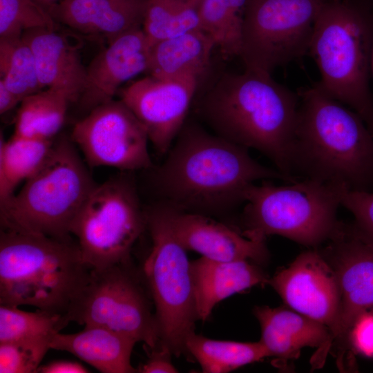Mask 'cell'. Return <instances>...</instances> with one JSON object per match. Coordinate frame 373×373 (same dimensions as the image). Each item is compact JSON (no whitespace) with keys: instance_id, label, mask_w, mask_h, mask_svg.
Listing matches in <instances>:
<instances>
[{"instance_id":"32","label":"cell","mask_w":373,"mask_h":373,"mask_svg":"<svg viewBox=\"0 0 373 373\" xmlns=\"http://www.w3.org/2000/svg\"><path fill=\"white\" fill-rule=\"evenodd\" d=\"M51 338L20 340L0 343V373L37 372L51 349Z\"/></svg>"},{"instance_id":"16","label":"cell","mask_w":373,"mask_h":373,"mask_svg":"<svg viewBox=\"0 0 373 373\" xmlns=\"http://www.w3.org/2000/svg\"><path fill=\"white\" fill-rule=\"evenodd\" d=\"M151 46L142 28L108 43L86 66L84 87L77 103L79 108L87 114L113 99L125 82L146 72Z\"/></svg>"},{"instance_id":"34","label":"cell","mask_w":373,"mask_h":373,"mask_svg":"<svg viewBox=\"0 0 373 373\" xmlns=\"http://www.w3.org/2000/svg\"><path fill=\"white\" fill-rule=\"evenodd\" d=\"M350 343L361 354L373 356V312L360 316L349 335Z\"/></svg>"},{"instance_id":"5","label":"cell","mask_w":373,"mask_h":373,"mask_svg":"<svg viewBox=\"0 0 373 373\" xmlns=\"http://www.w3.org/2000/svg\"><path fill=\"white\" fill-rule=\"evenodd\" d=\"M372 44L373 15L347 3L327 1L317 18L308 51L320 73L317 87L354 111L371 133Z\"/></svg>"},{"instance_id":"8","label":"cell","mask_w":373,"mask_h":373,"mask_svg":"<svg viewBox=\"0 0 373 373\" xmlns=\"http://www.w3.org/2000/svg\"><path fill=\"white\" fill-rule=\"evenodd\" d=\"M144 213L152 247L141 274L155 306L160 343L179 357L188 354L186 340L195 332L197 321L191 262L160 204L149 207Z\"/></svg>"},{"instance_id":"24","label":"cell","mask_w":373,"mask_h":373,"mask_svg":"<svg viewBox=\"0 0 373 373\" xmlns=\"http://www.w3.org/2000/svg\"><path fill=\"white\" fill-rule=\"evenodd\" d=\"M53 140L12 135L0 143V204L15 193L17 186L33 175L42 166Z\"/></svg>"},{"instance_id":"9","label":"cell","mask_w":373,"mask_h":373,"mask_svg":"<svg viewBox=\"0 0 373 373\" xmlns=\"http://www.w3.org/2000/svg\"><path fill=\"white\" fill-rule=\"evenodd\" d=\"M129 172L97 184L72 223L70 234L93 269L129 261L133 246L146 227Z\"/></svg>"},{"instance_id":"27","label":"cell","mask_w":373,"mask_h":373,"mask_svg":"<svg viewBox=\"0 0 373 373\" xmlns=\"http://www.w3.org/2000/svg\"><path fill=\"white\" fill-rule=\"evenodd\" d=\"M200 3L201 0H149L142 29L151 45L201 29Z\"/></svg>"},{"instance_id":"2","label":"cell","mask_w":373,"mask_h":373,"mask_svg":"<svg viewBox=\"0 0 373 373\" xmlns=\"http://www.w3.org/2000/svg\"><path fill=\"white\" fill-rule=\"evenodd\" d=\"M299 104L298 94L271 74L245 69L221 75L202 95L197 111L216 135L260 151L297 181L292 152Z\"/></svg>"},{"instance_id":"37","label":"cell","mask_w":373,"mask_h":373,"mask_svg":"<svg viewBox=\"0 0 373 373\" xmlns=\"http://www.w3.org/2000/svg\"><path fill=\"white\" fill-rule=\"evenodd\" d=\"M21 100L19 97L11 91L0 79V113L3 115L6 113L11 111L18 104H20Z\"/></svg>"},{"instance_id":"22","label":"cell","mask_w":373,"mask_h":373,"mask_svg":"<svg viewBox=\"0 0 373 373\" xmlns=\"http://www.w3.org/2000/svg\"><path fill=\"white\" fill-rule=\"evenodd\" d=\"M134 339L96 325H87L77 333L58 332L51 349L68 352L102 373H135L131 357Z\"/></svg>"},{"instance_id":"31","label":"cell","mask_w":373,"mask_h":373,"mask_svg":"<svg viewBox=\"0 0 373 373\" xmlns=\"http://www.w3.org/2000/svg\"><path fill=\"white\" fill-rule=\"evenodd\" d=\"M58 29L47 10L35 0H0V39L21 37L35 28Z\"/></svg>"},{"instance_id":"20","label":"cell","mask_w":373,"mask_h":373,"mask_svg":"<svg viewBox=\"0 0 373 373\" xmlns=\"http://www.w3.org/2000/svg\"><path fill=\"white\" fill-rule=\"evenodd\" d=\"M190 266L196 317L203 322L221 300L269 280L249 260L221 261L202 256Z\"/></svg>"},{"instance_id":"4","label":"cell","mask_w":373,"mask_h":373,"mask_svg":"<svg viewBox=\"0 0 373 373\" xmlns=\"http://www.w3.org/2000/svg\"><path fill=\"white\" fill-rule=\"evenodd\" d=\"M91 269L72 238L1 229L0 305L66 317Z\"/></svg>"},{"instance_id":"14","label":"cell","mask_w":373,"mask_h":373,"mask_svg":"<svg viewBox=\"0 0 373 373\" xmlns=\"http://www.w3.org/2000/svg\"><path fill=\"white\" fill-rule=\"evenodd\" d=\"M199 80L149 75L121 90V100L144 128L157 152L166 154L186 122Z\"/></svg>"},{"instance_id":"35","label":"cell","mask_w":373,"mask_h":373,"mask_svg":"<svg viewBox=\"0 0 373 373\" xmlns=\"http://www.w3.org/2000/svg\"><path fill=\"white\" fill-rule=\"evenodd\" d=\"M149 352V359L137 369L140 373H176L178 370L171 361V352L168 347L160 345Z\"/></svg>"},{"instance_id":"3","label":"cell","mask_w":373,"mask_h":373,"mask_svg":"<svg viewBox=\"0 0 373 373\" xmlns=\"http://www.w3.org/2000/svg\"><path fill=\"white\" fill-rule=\"evenodd\" d=\"M293 173L353 191H373V135L352 109L316 85L302 88Z\"/></svg>"},{"instance_id":"36","label":"cell","mask_w":373,"mask_h":373,"mask_svg":"<svg viewBox=\"0 0 373 373\" xmlns=\"http://www.w3.org/2000/svg\"><path fill=\"white\" fill-rule=\"evenodd\" d=\"M40 373H86L89 372L81 363L70 361H54L41 365L37 370Z\"/></svg>"},{"instance_id":"28","label":"cell","mask_w":373,"mask_h":373,"mask_svg":"<svg viewBox=\"0 0 373 373\" xmlns=\"http://www.w3.org/2000/svg\"><path fill=\"white\" fill-rule=\"evenodd\" d=\"M248 0H201V29L214 40L224 58L239 56Z\"/></svg>"},{"instance_id":"23","label":"cell","mask_w":373,"mask_h":373,"mask_svg":"<svg viewBox=\"0 0 373 373\" xmlns=\"http://www.w3.org/2000/svg\"><path fill=\"white\" fill-rule=\"evenodd\" d=\"M216 44L201 29L162 39L151 46L147 73L160 79L192 77L198 80L206 75Z\"/></svg>"},{"instance_id":"26","label":"cell","mask_w":373,"mask_h":373,"mask_svg":"<svg viewBox=\"0 0 373 373\" xmlns=\"http://www.w3.org/2000/svg\"><path fill=\"white\" fill-rule=\"evenodd\" d=\"M186 349L204 373H227L270 356L260 342L214 340L195 332L186 340Z\"/></svg>"},{"instance_id":"19","label":"cell","mask_w":373,"mask_h":373,"mask_svg":"<svg viewBox=\"0 0 373 373\" xmlns=\"http://www.w3.org/2000/svg\"><path fill=\"white\" fill-rule=\"evenodd\" d=\"M22 37L32 50L43 88L61 91L77 104L84 87L86 67L76 47L58 29L35 28L24 32Z\"/></svg>"},{"instance_id":"18","label":"cell","mask_w":373,"mask_h":373,"mask_svg":"<svg viewBox=\"0 0 373 373\" xmlns=\"http://www.w3.org/2000/svg\"><path fill=\"white\" fill-rule=\"evenodd\" d=\"M149 0H60L48 12L58 24L113 41L142 28Z\"/></svg>"},{"instance_id":"38","label":"cell","mask_w":373,"mask_h":373,"mask_svg":"<svg viewBox=\"0 0 373 373\" xmlns=\"http://www.w3.org/2000/svg\"><path fill=\"white\" fill-rule=\"evenodd\" d=\"M37 3L41 5L44 8L48 10L60 0H35Z\"/></svg>"},{"instance_id":"21","label":"cell","mask_w":373,"mask_h":373,"mask_svg":"<svg viewBox=\"0 0 373 373\" xmlns=\"http://www.w3.org/2000/svg\"><path fill=\"white\" fill-rule=\"evenodd\" d=\"M254 313L261 327L260 341L270 356L296 358L303 347L327 352L332 345L333 337L327 327L294 310L261 306L256 307Z\"/></svg>"},{"instance_id":"1","label":"cell","mask_w":373,"mask_h":373,"mask_svg":"<svg viewBox=\"0 0 373 373\" xmlns=\"http://www.w3.org/2000/svg\"><path fill=\"white\" fill-rule=\"evenodd\" d=\"M248 150L196 123L185 122L166 160L152 173L153 188L162 203L207 215L244 203L247 190L257 181L296 182L259 163Z\"/></svg>"},{"instance_id":"10","label":"cell","mask_w":373,"mask_h":373,"mask_svg":"<svg viewBox=\"0 0 373 373\" xmlns=\"http://www.w3.org/2000/svg\"><path fill=\"white\" fill-rule=\"evenodd\" d=\"M127 261L91 269L88 283L66 315L68 322L103 327L142 342L148 350L160 343L149 294Z\"/></svg>"},{"instance_id":"13","label":"cell","mask_w":373,"mask_h":373,"mask_svg":"<svg viewBox=\"0 0 373 373\" xmlns=\"http://www.w3.org/2000/svg\"><path fill=\"white\" fill-rule=\"evenodd\" d=\"M323 255L335 271L341 303L337 334L340 354L348 352L350 332L357 318L373 312V245L355 228L341 224Z\"/></svg>"},{"instance_id":"33","label":"cell","mask_w":373,"mask_h":373,"mask_svg":"<svg viewBox=\"0 0 373 373\" xmlns=\"http://www.w3.org/2000/svg\"><path fill=\"white\" fill-rule=\"evenodd\" d=\"M341 206L352 213L355 228L373 245V191L345 189Z\"/></svg>"},{"instance_id":"30","label":"cell","mask_w":373,"mask_h":373,"mask_svg":"<svg viewBox=\"0 0 373 373\" xmlns=\"http://www.w3.org/2000/svg\"><path fill=\"white\" fill-rule=\"evenodd\" d=\"M69 323L66 317L37 309L0 305V343L20 340L51 338Z\"/></svg>"},{"instance_id":"25","label":"cell","mask_w":373,"mask_h":373,"mask_svg":"<svg viewBox=\"0 0 373 373\" xmlns=\"http://www.w3.org/2000/svg\"><path fill=\"white\" fill-rule=\"evenodd\" d=\"M70 104L65 93L50 88L25 97L17 113L13 135L53 140L64 124Z\"/></svg>"},{"instance_id":"39","label":"cell","mask_w":373,"mask_h":373,"mask_svg":"<svg viewBox=\"0 0 373 373\" xmlns=\"http://www.w3.org/2000/svg\"><path fill=\"white\" fill-rule=\"evenodd\" d=\"M371 73L373 76V44H372V56H371ZM372 135H373V128H372Z\"/></svg>"},{"instance_id":"17","label":"cell","mask_w":373,"mask_h":373,"mask_svg":"<svg viewBox=\"0 0 373 373\" xmlns=\"http://www.w3.org/2000/svg\"><path fill=\"white\" fill-rule=\"evenodd\" d=\"M158 203L172 233L186 250L215 260L261 263L267 260L265 240L250 238L207 215Z\"/></svg>"},{"instance_id":"6","label":"cell","mask_w":373,"mask_h":373,"mask_svg":"<svg viewBox=\"0 0 373 373\" xmlns=\"http://www.w3.org/2000/svg\"><path fill=\"white\" fill-rule=\"evenodd\" d=\"M72 140L54 142L39 169L0 204L1 229L70 238L73 220L96 186Z\"/></svg>"},{"instance_id":"12","label":"cell","mask_w":373,"mask_h":373,"mask_svg":"<svg viewBox=\"0 0 373 373\" xmlns=\"http://www.w3.org/2000/svg\"><path fill=\"white\" fill-rule=\"evenodd\" d=\"M71 140L93 167L131 172L153 166L147 133L121 99H112L86 114L74 125Z\"/></svg>"},{"instance_id":"15","label":"cell","mask_w":373,"mask_h":373,"mask_svg":"<svg viewBox=\"0 0 373 373\" xmlns=\"http://www.w3.org/2000/svg\"><path fill=\"white\" fill-rule=\"evenodd\" d=\"M268 283L294 311L322 323L334 340L338 329L341 295L332 266L320 253L300 254Z\"/></svg>"},{"instance_id":"7","label":"cell","mask_w":373,"mask_h":373,"mask_svg":"<svg viewBox=\"0 0 373 373\" xmlns=\"http://www.w3.org/2000/svg\"><path fill=\"white\" fill-rule=\"evenodd\" d=\"M345 189L308 178L256 183L245 195L242 233L263 240L279 235L306 246L328 241L341 225L336 216Z\"/></svg>"},{"instance_id":"11","label":"cell","mask_w":373,"mask_h":373,"mask_svg":"<svg viewBox=\"0 0 373 373\" xmlns=\"http://www.w3.org/2000/svg\"><path fill=\"white\" fill-rule=\"evenodd\" d=\"M327 0H248L239 57L245 69L271 74L308 52Z\"/></svg>"},{"instance_id":"29","label":"cell","mask_w":373,"mask_h":373,"mask_svg":"<svg viewBox=\"0 0 373 373\" xmlns=\"http://www.w3.org/2000/svg\"><path fill=\"white\" fill-rule=\"evenodd\" d=\"M0 79L21 101L44 89L32 50L22 36L0 39Z\"/></svg>"}]
</instances>
